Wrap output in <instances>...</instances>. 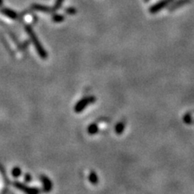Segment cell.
Here are the masks:
<instances>
[{
	"instance_id": "cell-1",
	"label": "cell",
	"mask_w": 194,
	"mask_h": 194,
	"mask_svg": "<svg viewBox=\"0 0 194 194\" xmlns=\"http://www.w3.org/2000/svg\"><path fill=\"white\" fill-rule=\"evenodd\" d=\"M25 30H26L28 35L29 36L30 39L32 40V43L34 44L35 48H36V49L37 51L38 54L40 55V58L42 59L47 58V57H48L47 52L45 51V49L43 48V46L41 45V44H40V40H39V39H38L37 37V35H36L35 32L33 31V29H32L29 25H27V26H25Z\"/></svg>"
},
{
	"instance_id": "cell-2",
	"label": "cell",
	"mask_w": 194,
	"mask_h": 194,
	"mask_svg": "<svg viewBox=\"0 0 194 194\" xmlns=\"http://www.w3.org/2000/svg\"><path fill=\"white\" fill-rule=\"evenodd\" d=\"M95 101H96V97H94V96H88V97L82 99L75 106V112L76 113L81 112L82 111H83V109H85L88 104H92Z\"/></svg>"
},
{
	"instance_id": "cell-3",
	"label": "cell",
	"mask_w": 194,
	"mask_h": 194,
	"mask_svg": "<svg viewBox=\"0 0 194 194\" xmlns=\"http://www.w3.org/2000/svg\"><path fill=\"white\" fill-rule=\"evenodd\" d=\"M174 0H160V2H158L157 3L152 5L151 7L149 8V11L151 14H155L157 12H159L161 11L162 9L165 8L166 7H168V5H170L171 3H172Z\"/></svg>"
},
{
	"instance_id": "cell-4",
	"label": "cell",
	"mask_w": 194,
	"mask_h": 194,
	"mask_svg": "<svg viewBox=\"0 0 194 194\" xmlns=\"http://www.w3.org/2000/svg\"><path fill=\"white\" fill-rule=\"evenodd\" d=\"M14 185H15L16 189H19V190H21V191L24 192L26 193L36 194L39 193V190L37 189H36V188H29V187L24 185V184L19 183V182H15Z\"/></svg>"
},
{
	"instance_id": "cell-5",
	"label": "cell",
	"mask_w": 194,
	"mask_h": 194,
	"mask_svg": "<svg viewBox=\"0 0 194 194\" xmlns=\"http://www.w3.org/2000/svg\"><path fill=\"white\" fill-rule=\"evenodd\" d=\"M191 3V0H178L176 1L175 3H172V5L168 7V11L170 12H172V11L177 10L178 8H180L182 6L185 5V4H188V3Z\"/></svg>"
},
{
	"instance_id": "cell-6",
	"label": "cell",
	"mask_w": 194,
	"mask_h": 194,
	"mask_svg": "<svg viewBox=\"0 0 194 194\" xmlns=\"http://www.w3.org/2000/svg\"><path fill=\"white\" fill-rule=\"evenodd\" d=\"M40 180H41V182L43 184L44 190L45 192L50 191L51 189H52V187H53V184L50 181V180L47 176H45V175H41L40 176Z\"/></svg>"
},
{
	"instance_id": "cell-7",
	"label": "cell",
	"mask_w": 194,
	"mask_h": 194,
	"mask_svg": "<svg viewBox=\"0 0 194 194\" xmlns=\"http://www.w3.org/2000/svg\"><path fill=\"white\" fill-rule=\"evenodd\" d=\"M1 13L3 14L4 16H6L8 18H10L11 19H16L17 18V13L16 11L11 10V9H9V8H3L1 10Z\"/></svg>"
},
{
	"instance_id": "cell-8",
	"label": "cell",
	"mask_w": 194,
	"mask_h": 194,
	"mask_svg": "<svg viewBox=\"0 0 194 194\" xmlns=\"http://www.w3.org/2000/svg\"><path fill=\"white\" fill-rule=\"evenodd\" d=\"M32 8L34 9L36 11H44V12H50V11H53V9L50 8L49 7H47V6H44V5H40V4H32Z\"/></svg>"
},
{
	"instance_id": "cell-9",
	"label": "cell",
	"mask_w": 194,
	"mask_h": 194,
	"mask_svg": "<svg viewBox=\"0 0 194 194\" xmlns=\"http://www.w3.org/2000/svg\"><path fill=\"white\" fill-rule=\"evenodd\" d=\"M125 127V123L124 121H120L119 123H117V125L115 126V132L117 134H121L124 132Z\"/></svg>"
},
{
	"instance_id": "cell-10",
	"label": "cell",
	"mask_w": 194,
	"mask_h": 194,
	"mask_svg": "<svg viewBox=\"0 0 194 194\" xmlns=\"http://www.w3.org/2000/svg\"><path fill=\"white\" fill-rule=\"evenodd\" d=\"M99 131V128L98 125H96V124H91L88 126V133L89 134H91V135H94V134H96L97 132Z\"/></svg>"
},
{
	"instance_id": "cell-11",
	"label": "cell",
	"mask_w": 194,
	"mask_h": 194,
	"mask_svg": "<svg viewBox=\"0 0 194 194\" xmlns=\"http://www.w3.org/2000/svg\"><path fill=\"white\" fill-rule=\"evenodd\" d=\"M89 181H90L91 183L92 184H98V176L96 175V173L95 172H91L90 174H89Z\"/></svg>"
},
{
	"instance_id": "cell-12",
	"label": "cell",
	"mask_w": 194,
	"mask_h": 194,
	"mask_svg": "<svg viewBox=\"0 0 194 194\" xmlns=\"http://www.w3.org/2000/svg\"><path fill=\"white\" fill-rule=\"evenodd\" d=\"M183 121H184V123H186L188 125H192L194 124V121L192 118V116L190 113H186L183 117Z\"/></svg>"
},
{
	"instance_id": "cell-13",
	"label": "cell",
	"mask_w": 194,
	"mask_h": 194,
	"mask_svg": "<svg viewBox=\"0 0 194 194\" xmlns=\"http://www.w3.org/2000/svg\"><path fill=\"white\" fill-rule=\"evenodd\" d=\"M11 175H12V176H14V177H16V178L19 177V175H21V169L19 168H18V167L14 168L13 169H12V171H11Z\"/></svg>"
},
{
	"instance_id": "cell-14",
	"label": "cell",
	"mask_w": 194,
	"mask_h": 194,
	"mask_svg": "<svg viewBox=\"0 0 194 194\" xmlns=\"http://www.w3.org/2000/svg\"><path fill=\"white\" fill-rule=\"evenodd\" d=\"M53 22H55V23H61L64 20V16H61V15H53V18H52Z\"/></svg>"
},
{
	"instance_id": "cell-15",
	"label": "cell",
	"mask_w": 194,
	"mask_h": 194,
	"mask_svg": "<svg viewBox=\"0 0 194 194\" xmlns=\"http://www.w3.org/2000/svg\"><path fill=\"white\" fill-rule=\"evenodd\" d=\"M64 2V0H56V2H55V4H54V7L53 8V11L54 10H58L59 8L61 7V4Z\"/></svg>"
},
{
	"instance_id": "cell-16",
	"label": "cell",
	"mask_w": 194,
	"mask_h": 194,
	"mask_svg": "<svg viewBox=\"0 0 194 194\" xmlns=\"http://www.w3.org/2000/svg\"><path fill=\"white\" fill-rule=\"evenodd\" d=\"M66 12L68 15H75L76 14V9L74 7H68L66 9Z\"/></svg>"
},
{
	"instance_id": "cell-17",
	"label": "cell",
	"mask_w": 194,
	"mask_h": 194,
	"mask_svg": "<svg viewBox=\"0 0 194 194\" xmlns=\"http://www.w3.org/2000/svg\"><path fill=\"white\" fill-rule=\"evenodd\" d=\"M31 180H32V176L29 174H26L25 176H24V181H26V182H30Z\"/></svg>"
},
{
	"instance_id": "cell-18",
	"label": "cell",
	"mask_w": 194,
	"mask_h": 194,
	"mask_svg": "<svg viewBox=\"0 0 194 194\" xmlns=\"http://www.w3.org/2000/svg\"><path fill=\"white\" fill-rule=\"evenodd\" d=\"M3 0H0V6H1V5H2V4H3Z\"/></svg>"
},
{
	"instance_id": "cell-19",
	"label": "cell",
	"mask_w": 194,
	"mask_h": 194,
	"mask_svg": "<svg viewBox=\"0 0 194 194\" xmlns=\"http://www.w3.org/2000/svg\"><path fill=\"white\" fill-rule=\"evenodd\" d=\"M150 0H144V2H145V3H147V2H149Z\"/></svg>"
}]
</instances>
